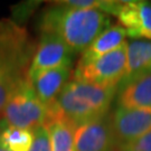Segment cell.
I'll return each mask as SVG.
<instances>
[{
  "instance_id": "obj_1",
  "label": "cell",
  "mask_w": 151,
  "mask_h": 151,
  "mask_svg": "<svg viewBox=\"0 0 151 151\" xmlns=\"http://www.w3.org/2000/svg\"><path fill=\"white\" fill-rule=\"evenodd\" d=\"M111 19L101 9H83L56 1L43 11L39 19L40 32L60 37L75 54H82L108 27Z\"/></svg>"
},
{
  "instance_id": "obj_2",
  "label": "cell",
  "mask_w": 151,
  "mask_h": 151,
  "mask_svg": "<svg viewBox=\"0 0 151 151\" xmlns=\"http://www.w3.org/2000/svg\"><path fill=\"white\" fill-rule=\"evenodd\" d=\"M116 93V87H103L70 78L54 105L76 128L110 113L109 110Z\"/></svg>"
},
{
  "instance_id": "obj_3",
  "label": "cell",
  "mask_w": 151,
  "mask_h": 151,
  "mask_svg": "<svg viewBox=\"0 0 151 151\" xmlns=\"http://www.w3.org/2000/svg\"><path fill=\"white\" fill-rule=\"evenodd\" d=\"M2 116V121L11 127L34 131L48 122L49 108L42 102L26 78L7 103Z\"/></svg>"
},
{
  "instance_id": "obj_4",
  "label": "cell",
  "mask_w": 151,
  "mask_h": 151,
  "mask_svg": "<svg viewBox=\"0 0 151 151\" xmlns=\"http://www.w3.org/2000/svg\"><path fill=\"white\" fill-rule=\"evenodd\" d=\"M128 42L111 53L91 60L86 64H77L73 72V80L86 82L103 87H116L123 80L127 66Z\"/></svg>"
},
{
  "instance_id": "obj_5",
  "label": "cell",
  "mask_w": 151,
  "mask_h": 151,
  "mask_svg": "<svg viewBox=\"0 0 151 151\" xmlns=\"http://www.w3.org/2000/svg\"><path fill=\"white\" fill-rule=\"evenodd\" d=\"M34 48L26 29L11 19L0 20V72L27 70Z\"/></svg>"
},
{
  "instance_id": "obj_6",
  "label": "cell",
  "mask_w": 151,
  "mask_h": 151,
  "mask_svg": "<svg viewBox=\"0 0 151 151\" xmlns=\"http://www.w3.org/2000/svg\"><path fill=\"white\" fill-rule=\"evenodd\" d=\"M74 55L75 53L60 37L49 32H42L38 47L28 67V81H32L46 70L72 66Z\"/></svg>"
},
{
  "instance_id": "obj_7",
  "label": "cell",
  "mask_w": 151,
  "mask_h": 151,
  "mask_svg": "<svg viewBox=\"0 0 151 151\" xmlns=\"http://www.w3.org/2000/svg\"><path fill=\"white\" fill-rule=\"evenodd\" d=\"M118 146L111 113L76 127L74 151H116Z\"/></svg>"
},
{
  "instance_id": "obj_8",
  "label": "cell",
  "mask_w": 151,
  "mask_h": 151,
  "mask_svg": "<svg viewBox=\"0 0 151 151\" xmlns=\"http://www.w3.org/2000/svg\"><path fill=\"white\" fill-rule=\"evenodd\" d=\"M111 15L118 18L127 36L132 39L151 40V2L115 1Z\"/></svg>"
},
{
  "instance_id": "obj_9",
  "label": "cell",
  "mask_w": 151,
  "mask_h": 151,
  "mask_svg": "<svg viewBox=\"0 0 151 151\" xmlns=\"http://www.w3.org/2000/svg\"><path fill=\"white\" fill-rule=\"evenodd\" d=\"M111 115L119 146L135 140L151 130V109L118 106Z\"/></svg>"
},
{
  "instance_id": "obj_10",
  "label": "cell",
  "mask_w": 151,
  "mask_h": 151,
  "mask_svg": "<svg viewBox=\"0 0 151 151\" xmlns=\"http://www.w3.org/2000/svg\"><path fill=\"white\" fill-rule=\"evenodd\" d=\"M70 75L72 66H62L39 74L30 83L42 102L49 108L56 102L62 90L70 81Z\"/></svg>"
},
{
  "instance_id": "obj_11",
  "label": "cell",
  "mask_w": 151,
  "mask_h": 151,
  "mask_svg": "<svg viewBox=\"0 0 151 151\" xmlns=\"http://www.w3.org/2000/svg\"><path fill=\"white\" fill-rule=\"evenodd\" d=\"M151 65V40L131 39L127 47V66L120 87L146 74Z\"/></svg>"
},
{
  "instance_id": "obj_12",
  "label": "cell",
  "mask_w": 151,
  "mask_h": 151,
  "mask_svg": "<svg viewBox=\"0 0 151 151\" xmlns=\"http://www.w3.org/2000/svg\"><path fill=\"white\" fill-rule=\"evenodd\" d=\"M46 128L50 140V151H74L75 125L65 119L54 104L49 106V119Z\"/></svg>"
},
{
  "instance_id": "obj_13",
  "label": "cell",
  "mask_w": 151,
  "mask_h": 151,
  "mask_svg": "<svg viewBox=\"0 0 151 151\" xmlns=\"http://www.w3.org/2000/svg\"><path fill=\"white\" fill-rule=\"evenodd\" d=\"M127 32L120 25H111L97 36L93 43L82 53L77 64H86L101 56L111 53L125 43Z\"/></svg>"
},
{
  "instance_id": "obj_14",
  "label": "cell",
  "mask_w": 151,
  "mask_h": 151,
  "mask_svg": "<svg viewBox=\"0 0 151 151\" xmlns=\"http://www.w3.org/2000/svg\"><path fill=\"white\" fill-rule=\"evenodd\" d=\"M118 93V106L151 109V73L120 87Z\"/></svg>"
},
{
  "instance_id": "obj_15",
  "label": "cell",
  "mask_w": 151,
  "mask_h": 151,
  "mask_svg": "<svg viewBox=\"0 0 151 151\" xmlns=\"http://www.w3.org/2000/svg\"><path fill=\"white\" fill-rule=\"evenodd\" d=\"M34 141L32 130L16 128L0 122V148L8 151H29Z\"/></svg>"
},
{
  "instance_id": "obj_16",
  "label": "cell",
  "mask_w": 151,
  "mask_h": 151,
  "mask_svg": "<svg viewBox=\"0 0 151 151\" xmlns=\"http://www.w3.org/2000/svg\"><path fill=\"white\" fill-rule=\"evenodd\" d=\"M27 70H9L0 72V115L19 85L27 78Z\"/></svg>"
},
{
  "instance_id": "obj_17",
  "label": "cell",
  "mask_w": 151,
  "mask_h": 151,
  "mask_svg": "<svg viewBox=\"0 0 151 151\" xmlns=\"http://www.w3.org/2000/svg\"><path fill=\"white\" fill-rule=\"evenodd\" d=\"M32 132H34V141L29 151H50V140L46 125L39 127Z\"/></svg>"
},
{
  "instance_id": "obj_18",
  "label": "cell",
  "mask_w": 151,
  "mask_h": 151,
  "mask_svg": "<svg viewBox=\"0 0 151 151\" xmlns=\"http://www.w3.org/2000/svg\"><path fill=\"white\" fill-rule=\"evenodd\" d=\"M116 151H151V130L135 140L119 146Z\"/></svg>"
},
{
  "instance_id": "obj_19",
  "label": "cell",
  "mask_w": 151,
  "mask_h": 151,
  "mask_svg": "<svg viewBox=\"0 0 151 151\" xmlns=\"http://www.w3.org/2000/svg\"><path fill=\"white\" fill-rule=\"evenodd\" d=\"M147 73H151V65L149 66V68H148V70H147Z\"/></svg>"
},
{
  "instance_id": "obj_20",
  "label": "cell",
  "mask_w": 151,
  "mask_h": 151,
  "mask_svg": "<svg viewBox=\"0 0 151 151\" xmlns=\"http://www.w3.org/2000/svg\"><path fill=\"white\" fill-rule=\"evenodd\" d=\"M0 151H8V150H5V149H2V148H0Z\"/></svg>"
}]
</instances>
